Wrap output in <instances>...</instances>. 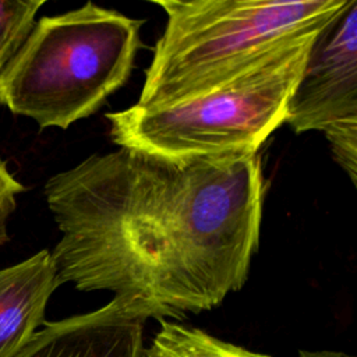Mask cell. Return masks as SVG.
<instances>
[{
	"mask_svg": "<svg viewBox=\"0 0 357 357\" xmlns=\"http://www.w3.org/2000/svg\"><path fill=\"white\" fill-rule=\"evenodd\" d=\"M59 286L112 291L145 319H184L247 282L258 250L259 153L174 158L120 146L45 184Z\"/></svg>",
	"mask_w": 357,
	"mask_h": 357,
	"instance_id": "cell-1",
	"label": "cell"
},
{
	"mask_svg": "<svg viewBox=\"0 0 357 357\" xmlns=\"http://www.w3.org/2000/svg\"><path fill=\"white\" fill-rule=\"evenodd\" d=\"M319 29L276 43L188 99L107 113L112 139L119 146L174 158L257 153L284 123L289 99Z\"/></svg>",
	"mask_w": 357,
	"mask_h": 357,
	"instance_id": "cell-2",
	"label": "cell"
},
{
	"mask_svg": "<svg viewBox=\"0 0 357 357\" xmlns=\"http://www.w3.org/2000/svg\"><path fill=\"white\" fill-rule=\"evenodd\" d=\"M142 24L92 1L42 17L0 74V103L40 128L93 114L127 82Z\"/></svg>",
	"mask_w": 357,
	"mask_h": 357,
	"instance_id": "cell-3",
	"label": "cell"
},
{
	"mask_svg": "<svg viewBox=\"0 0 357 357\" xmlns=\"http://www.w3.org/2000/svg\"><path fill=\"white\" fill-rule=\"evenodd\" d=\"M166 14L135 106L158 107L225 81L276 43L322 28L347 0H155Z\"/></svg>",
	"mask_w": 357,
	"mask_h": 357,
	"instance_id": "cell-4",
	"label": "cell"
},
{
	"mask_svg": "<svg viewBox=\"0 0 357 357\" xmlns=\"http://www.w3.org/2000/svg\"><path fill=\"white\" fill-rule=\"evenodd\" d=\"M284 123L294 132L322 131L335 160L356 185L357 0H347L317 32Z\"/></svg>",
	"mask_w": 357,
	"mask_h": 357,
	"instance_id": "cell-5",
	"label": "cell"
},
{
	"mask_svg": "<svg viewBox=\"0 0 357 357\" xmlns=\"http://www.w3.org/2000/svg\"><path fill=\"white\" fill-rule=\"evenodd\" d=\"M145 321L113 297L95 311L45 322L13 357H141Z\"/></svg>",
	"mask_w": 357,
	"mask_h": 357,
	"instance_id": "cell-6",
	"label": "cell"
},
{
	"mask_svg": "<svg viewBox=\"0 0 357 357\" xmlns=\"http://www.w3.org/2000/svg\"><path fill=\"white\" fill-rule=\"evenodd\" d=\"M59 287L50 251L0 269V357H13L45 324V311Z\"/></svg>",
	"mask_w": 357,
	"mask_h": 357,
	"instance_id": "cell-7",
	"label": "cell"
},
{
	"mask_svg": "<svg viewBox=\"0 0 357 357\" xmlns=\"http://www.w3.org/2000/svg\"><path fill=\"white\" fill-rule=\"evenodd\" d=\"M159 324V331L144 347L141 357H272L177 321L163 319Z\"/></svg>",
	"mask_w": 357,
	"mask_h": 357,
	"instance_id": "cell-8",
	"label": "cell"
},
{
	"mask_svg": "<svg viewBox=\"0 0 357 357\" xmlns=\"http://www.w3.org/2000/svg\"><path fill=\"white\" fill-rule=\"evenodd\" d=\"M45 0H0V74L21 49Z\"/></svg>",
	"mask_w": 357,
	"mask_h": 357,
	"instance_id": "cell-9",
	"label": "cell"
},
{
	"mask_svg": "<svg viewBox=\"0 0 357 357\" xmlns=\"http://www.w3.org/2000/svg\"><path fill=\"white\" fill-rule=\"evenodd\" d=\"M24 191L25 187L10 173L0 158V245L8 241L7 223L17 208V197Z\"/></svg>",
	"mask_w": 357,
	"mask_h": 357,
	"instance_id": "cell-10",
	"label": "cell"
},
{
	"mask_svg": "<svg viewBox=\"0 0 357 357\" xmlns=\"http://www.w3.org/2000/svg\"><path fill=\"white\" fill-rule=\"evenodd\" d=\"M298 357H356L353 354H347L344 351H331V350H319V351H308L301 350Z\"/></svg>",
	"mask_w": 357,
	"mask_h": 357,
	"instance_id": "cell-11",
	"label": "cell"
}]
</instances>
